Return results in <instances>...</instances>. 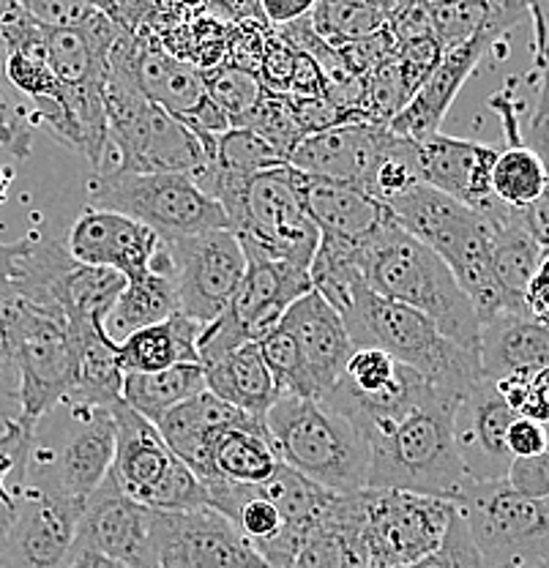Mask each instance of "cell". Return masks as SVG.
Masks as SVG:
<instances>
[{
  "label": "cell",
  "instance_id": "cell-1",
  "mask_svg": "<svg viewBox=\"0 0 549 568\" xmlns=\"http://www.w3.org/2000/svg\"><path fill=\"white\" fill-rule=\"evenodd\" d=\"M108 153L99 170L197 175L209 156L192 129L145 97L134 77V36L121 33L104 67Z\"/></svg>",
  "mask_w": 549,
  "mask_h": 568
},
{
  "label": "cell",
  "instance_id": "cell-2",
  "mask_svg": "<svg viewBox=\"0 0 549 568\" xmlns=\"http://www.w3.org/2000/svg\"><path fill=\"white\" fill-rule=\"evenodd\" d=\"M462 396L435 394L397 422L366 426V489H397L457 503L468 476L454 443V413Z\"/></svg>",
  "mask_w": 549,
  "mask_h": 568
},
{
  "label": "cell",
  "instance_id": "cell-3",
  "mask_svg": "<svg viewBox=\"0 0 549 568\" xmlns=\"http://www.w3.org/2000/svg\"><path fill=\"white\" fill-rule=\"evenodd\" d=\"M358 268L366 284L380 298L394 301L424 315L446 339L478 355L481 320L462 293L451 268L424 244L386 224L364 248H358Z\"/></svg>",
  "mask_w": 549,
  "mask_h": 568
},
{
  "label": "cell",
  "instance_id": "cell-4",
  "mask_svg": "<svg viewBox=\"0 0 549 568\" xmlns=\"http://www.w3.org/2000/svg\"><path fill=\"white\" fill-rule=\"evenodd\" d=\"M276 459L334 495L366 489L369 443L345 413L323 399L282 394L263 418Z\"/></svg>",
  "mask_w": 549,
  "mask_h": 568
},
{
  "label": "cell",
  "instance_id": "cell-5",
  "mask_svg": "<svg viewBox=\"0 0 549 568\" xmlns=\"http://www.w3.org/2000/svg\"><path fill=\"white\" fill-rule=\"evenodd\" d=\"M112 454V407L61 399L31 426L26 487L85 506L108 478Z\"/></svg>",
  "mask_w": 549,
  "mask_h": 568
},
{
  "label": "cell",
  "instance_id": "cell-6",
  "mask_svg": "<svg viewBox=\"0 0 549 568\" xmlns=\"http://www.w3.org/2000/svg\"><path fill=\"white\" fill-rule=\"evenodd\" d=\"M342 325L356 351L362 347L383 351L443 394L465 396L484 377L476 353L454 345L410 306L375 295L369 284L353 301L350 312L342 317Z\"/></svg>",
  "mask_w": 549,
  "mask_h": 568
},
{
  "label": "cell",
  "instance_id": "cell-7",
  "mask_svg": "<svg viewBox=\"0 0 549 568\" xmlns=\"http://www.w3.org/2000/svg\"><path fill=\"white\" fill-rule=\"evenodd\" d=\"M216 203L227 216L230 233L244 246V254L309 271L321 244V230L301 197L298 170L291 164L265 170L224 189Z\"/></svg>",
  "mask_w": 549,
  "mask_h": 568
},
{
  "label": "cell",
  "instance_id": "cell-8",
  "mask_svg": "<svg viewBox=\"0 0 549 568\" xmlns=\"http://www.w3.org/2000/svg\"><path fill=\"white\" fill-rule=\"evenodd\" d=\"M6 334L17 369V422L33 426L37 418L74 390L72 328L58 304L22 298L14 290V298L6 310Z\"/></svg>",
  "mask_w": 549,
  "mask_h": 568
},
{
  "label": "cell",
  "instance_id": "cell-9",
  "mask_svg": "<svg viewBox=\"0 0 549 568\" xmlns=\"http://www.w3.org/2000/svg\"><path fill=\"white\" fill-rule=\"evenodd\" d=\"M85 209L112 211L145 224L159 239L230 230L220 203L183 173H115L96 170L85 183Z\"/></svg>",
  "mask_w": 549,
  "mask_h": 568
},
{
  "label": "cell",
  "instance_id": "cell-10",
  "mask_svg": "<svg viewBox=\"0 0 549 568\" xmlns=\"http://www.w3.org/2000/svg\"><path fill=\"white\" fill-rule=\"evenodd\" d=\"M115 454L110 476L134 503L151 511H194L209 506L203 481L175 457L148 418L123 402L112 405Z\"/></svg>",
  "mask_w": 549,
  "mask_h": 568
},
{
  "label": "cell",
  "instance_id": "cell-11",
  "mask_svg": "<svg viewBox=\"0 0 549 568\" xmlns=\"http://www.w3.org/2000/svg\"><path fill=\"white\" fill-rule=\"evenodd\" d=\"M454 506L489 568H549V497L530 500L487 481L468 484Z\"/></svg>",
  "mask_w": 549,
  "mask_h": 568
},
{
  "label": "cell",
  "instance_id": "cell-12",
  "mask_svg": "<svg viewBox=\"0 0 549 568\" xmlns=\"http://www.w3.org/2000/svg\"><path fill=\"white\" fill-rule=\"evenodd\" d=\"M153 274L173 284L179 315L209 325L227 312L246 274V254L230 230L162 239L151 263Z\"/></svg>",
  "mask_w": 549,
  "mask_h": 568
},
{
  "label": "cell",
  "instance_id": "cell-13",
  "mask_svg": "<svg viewBox=\"0 0 549 568\" xmlns=\"http://www.w3.org/2000/svg\"><path fill=\"white\" fill-rule=\"evenodd\" d=\"M366 568H405L438 552L457 506L397 489H362Z\"/></svg>",
  "mask_w": 549,
  "mask_h": 568
},
{
  "label": "cell",
  "instance_id": "cell-14",
  "mask_svg": "<svg viewBox=\"0 0 549 568\" xmlns=\"http://www.w3.org/2000/svg\"><path fill=\"white\" fill-rule=\"evenodd\" d=\"M525 17H528V3H511V0L506 3L504 0V3L489 6L487 26L470 41L443 52L438 69L424 82L421 91L405 104V110L388 123V132L410 142H421L440 134V126L446 121L448 110H451L454 99L459 97L462 85L470 80L478 63H481V58L511 28H517Z\"/></svg>",
  "mask_w": 549,
  "mask_h": 568
},
{
  "label": "cell",
  "instance_id": "cell-15",
  "mask_svg": "<svg viewBox=\"0 0 549 568\" xmlns=\"http://www.w3.org/2000/svg\"><path fill=\"white\" fill-rule=\"evenodd\" d=\"M156 568H268L238 528L211 506L151 511Z\"/></svg>",
  "mask_w": 549,
  "mask_h": 568
},
{
  "label": "cell",
  "instance_id": "cell-16",
  "mask_svg": "<svg viewBox=\"0 0 549 568\" xmlns=\"http://www.w3.org/2000/svg\"><path fill=\"white\" fill-rule=\"evenodd\" d=\"M80 503L26 487L0 544V568H72L80 558Z\"/></svg>",
  "mask_w": 549,
  "mask_h": 568
},
{
  "label": "cell",
  "instance_id": "cell-17",
  "mask_svg": "<svg viewBox=\"0 0 549 568\" xmlns=\"http://www.w3.org/2000/svg\"><path fill=\"white\" fill-rule=\"evenodd\" d=\"M77 549L104 555L129 568H156L151 544V508L134 503L108 473V478L82 506Z\"/></svg>",
  "mask_w": 549,
  "mask_h": 568
},
{
  "label": "cell",
  "instance_id": "cell-18",
  "mask_svg": "<svg viewBox=\"0 0 549 568\" xmlns=\"http://www.w3.org/2000/svg\"><path fill=\"white\" fill-rule=\"evenodd\" d=\"M495 159H498V148L476 140L435 134V138L416 142V170L421 183L468 205L484 219H495L506 211V205H500L489 189Z\"/></svg>",
  "mask_w": 549,
  "mask_h": 568
},
{
  "label": "cell",
  "instance_id": "cell-19",
  "mask_svg": "<svg viewBox=\"0 0 549 568\" xmlns=\"http://www.w3.org/2000/svg\"><path fill=\"white\" fill-rule=\"evenodd\" d=\"M517 413L506 405L492 381L481 377L459 399L454 413V443L470 484L504 481L511 454L506 448V432Z\"/></svg>",
  "mask_w": 549,
  "mask_h": 568
},
{
  "label": "cell",
  "instance_id": "cell-20",
  "mask_svg": "<svg viewBox=\"0 0 549 568\" xmlns=\"http://www.w3.org/2000/svg\"><path fill=\"white\" fill-rule=\"evenodd\" d=\"M63 244L77 263L112 268L126 276V282H138L151 274L162 239L145 224L121 213L85 209L77 216Z\"/></svg>",
  "mask_w": 549,
  "mask_h": 568
},
{
  "label": "cell",
  "instance_id": "cell-21",
  "mask_svg": "<svg viewBox=\"0 0 549 568\" xmlns=\"http://www.w3.org/2000/svg\"><path fill=\"white\" fill-rule=\"evenodd\" d=\"M392 132L375 123H342L321 134H309L298 142L293 156L287 159L293 170L323 178V181L350 183L364 189L366 178L375 170L377 159L386 151Z\"/></svg>",
  "mask_w": 549,
  "mask_h": 568
},
{
  "label": "cell",
  "instance_id": "cell-22",
  "mask_svg": "<svg viewBox=\"0 0 549 568\" xmlns=\"http://www.w3.org/2000/svg\"><path fill=\"white\" fill-rule=\"evenodd\" d=\"M279 328H285L298 347L309 375L312 399H323L342 381L347 361L356 351L342 317L312 290L291 304Z\"/></svg>",
  "mask_w": 549,
  "mask_h": 568
},
{
  "label": "cell",
  "instance_id": "cell-23",
  "mask_svg": "<svg viewBox=\"0 0 549 568\" xmlns=\"http://www.w3.org/2000/svg\"><path fill=\"white\" fill-rule=\"evenodd\" d=\"M301 197H304L309 219L321 230V239L339 241L350 248H364L380 233L386 224H392V213L383 203H377L364 189L350 183L323 181L298 173Z\"/></svg>",
  "mask_w": 549,
  "mask_h": 568
},
{
  "label": "cell",
  "instance_id": "cell-24",
  "mask_svg": "<svg viewBox=\"0 0 549 568\" xmlns=\"http://www.w3.org/2000/svg\"><path fill=\"white\" fill-rule=\"evenodd\" d=\"M489 106L498 112L506 132V148H498V159L489 175V189L492 197L506 209L522 213L530 205L539 203L547 186L545 162L533 148L522 142V121H519V102L514 99L511 82L500 93L489 99Z\"/></svg>",
  "mask_w": 549,
  "mask_h": 568
},
{
  "label": "cell",
  "instance_id": "cell-25",
  "mask_svg": "<svg viewBox=\"0 0 549 568\" xmlns=\"http://www.w3.org/2000/svg\"><path fill=\"white\" fill-rule=\"evenodd\" d=\"M478 364L492 383L549 369V325L517 312L489 320L481 325Z\"/></svg>",
  "mask_w": 549,
  "mask_h": 568
},
{
  "label": "cell",
  "instance_id": "cell-26",
  "mask_svg": "<svg viewBox=\"0 0 549 568\" xmlns=\"http://www.w3.org/2000/svg\"><path fill=\"white\" fill-rule=\"evenodd\" d=\"M250 416H244L235 407L224 405L222 399H216L214 394L203 390L194 399L183 402V405L173 407L167 416L159 418L156 429L162 435V440L167 443L170 452L179 457L189 470L197 478L205 476V467H209V452L214 446L216 435L230 426L246 422Z\"/></svg>",
  "mask_w": 549,
  "mask_h": 568
},
{
  "label": "cell",
  "instance_id": "cell-27",
  "mask_svg": "<svg viewBox=\"0 0 549 568\" xmlns=\"http://www.w3.org/2000/svg\"><path fill=\"white\" fill-rule=\"evenodd\" d=\"M134 77L145 97L179 121H186L209 99L197 67L143 36H134Z\"/></svg>",
  "mask_w": 549,
  "mask_h": 568
},
{
  "label": "cell",
  "instance_id": "cell-28",
  "mask_svg": "<svg viewBox=\"0 0 549 568\" xmlns=\"http://www.w3.org/2000/svg\"><path fill=\"white\" fill-rule=\"evenodd\" d=\"M203 372L209 394L255 422H263L271 405L282 396L279 383L271 375L257 345H241L238 351L203 366Z\"/></svg>",
  "mask_w": 549,
  "mask_h": 568
},
{
  "label": "cell",
  "instance_id": "cell-29",
  "mask_svg": "<svg viewBox=\"0 0 549 568\" xmlns=\"http://www.w3.org/2000/svg\"><path fill=\"white\" fill-rule=\"evenodd\" d=\"M279 459L271 448L263 422L246 418V422L230 426L216 435L214 446L209 452V467L200 478L205 484H250L260 487L271 478Z\"/></svg>",
  "mask_w": 549,
  "mask_h": 568
},
{
  "label": "cell",
  "instance_id": "cell-30",
  "mask_svg": "<svg viewBox=\"0 0 549 568\" xmlns=\"http://www.w3.org/2000/svg\"><path fill=\"white\" fill-rule=\"evenodd\" d=\"M203 325L173 315L164 323L138 331L118 345V364L123 375H153L179 364H200L197 339Z\"/></svg>",
  "mask_w": 549,
  "mask_h": 568
},
{
  "label": "cell",
  "instance_id": "cell-31",
  "mask_svg": "<svg viewBox=\"0 0 549 568\" xmlns=\"http://www.w3.org/2000/svg\"><path fill=\"white\" fill-rule=\"evenodd\" d=\"M487 222L492 224L489 263H492L495 280H498L500 290L509 298L511 310L517 315H528L525 312V290H528L530 280H533L541 260H545V252L530 239V233L525 230L517 211L506 209L500 216L487 219Z\"/></svg>",
  "mask_w": 549,
  "mask_h": 568
},
{
  "label": "cell",
  "instance_id": "cell-32",
  "mask_svg": "<svg viewBox=\"0 0 549 568\" xmlns=\"http://www.w3.org/2000/svg\"><path fill=\"white\" fill-rule=\"evenodd\" d=\"M77 377L74 390L67 399L85 402V405L112 407L121 402L123 369L118 364V347L99 328H72Z\"/></svg>",
  "mask_w": 549,
  "mask_h": 568
},
{
  "label": "cell",
  "instance_id": "cell-33",
  "mask_svg": "<svg viewBox=\"0 0 549 568\" xmlns=\"http://www.w3.org/2000/svg\"><path fill=\"white\" fill-rule=\"evenodd\" d=\"M205 390V372L200 364H179L153 375H123L121 402L156 424L173 407Z\"/></svg>",
  "mask_w": 549,
  "mask_h": 568
},
{
  "label": "cell",
  "instance_id": "cell-34",
  "mask_svg": "<svg viewBox=\"0 0 549 568\" xmlns=\"http://www.w3.org/2000/svg\"><path fill=\"white\" fill-rule=\"evenodd\" d=\"M173 315H179L173 284L167 276L151 271L143 280L126 282L121 298L115 301L108 320H104V334L118 347L138 331L164 323Z\"/></svg>",
  "mask_w": 549,
  "mask_h": 568
},
{
  "label": "cell",
  "instance_id": "cell-35",
  "mask_svg": "<svg viewBox=\"0 0 549 568\" xmlns=\"http://www.w3.org/2000/svg\"><path fill=\"white\" fill-rule=\"evenodd\" d=\"M265 497L279 508L282 519L291 528L295 536L304 538L306 530H312L315 525H321L326 519L331 503H334V493L317 487L315 481L304 478L301 473L291 470L287 465H276V470L271 473V478L265 484H260Z\"/></svg>",
  "mask_w": 549,
  "mask_h": 568
},
{
  "label": "cell",
  "instance_id": "cell-36",
  "mask_svg": "<svg viewBox=\"0 0 549 568\" xmlns=\"http://www.w3.org/2000/svg\"><path fill=\"white\" fill-rule=\"evenodd\" d=\"M392 3H350V0H321L312 6V28L328 47L353 44L369 39L388 26Z\"/></svg>",
  "mask_w": 549,
  "mask_h": 568
},
{
  "label": "cell",
  "instance_id": "cell-37",
  "mask_svg": "<svg viewBox=\"0 0 549 568\" xmlns=\"http://www.w3.org/2000/svg\"><path fill=\"white\" fill-rule=\"evenodd\" d=\"M200 74H203L205 97L227 115L233 129L241 126L252 115V110L268 97L255 71L238 69L233 63H214V67L203 69Z\"/></svg>",
  "mask_w": 549,
  "mask_h": 568
},
{
  "label": "cell",
  "instance_id": "cell-38",
  "mask_svg": "<svg viewBox=\"0 0 549 568\" xmlns=\"http://www.w3.org/2000/svg\"><path fill=\"white\" fill-rule=\"evenodd\" d=\"M20 254V241H0V429L6 422L20 418V402H17V369L11 361L9 334H6V310L14 298L11 271Z\"/></svg>",
  "mask_w": 549,
  "mask_h": 568
},
{
  "label": "cell",
  "instance_id": "cell-39",
  "mask_svg": "<svg viewBox=\"0 0 549 568\" xmlns=\"http://www.w3.org/2000/svg\"><path fill=\"white\" fill-rule=\"evenodd\" d=\"M28 448H31V426L6 422L0 429V525H9L26 489Z\"/></svg>",
  "mask_w": 549,
  "mask_h": 568
},
{
  "label": "cell",
  "instance_id": "cell-40",
  "mask_svg": "<svg viewBox=\"0 0 549 568\" xmlns=\"http://www.w3.org/2000/svg\"><path fill=\"white\" fill-rule=\"evenodd\" d=\"M489 0H454V3H424L429 20V31L440 50H454L465 44L487 26Z\"/></svg>",
  "mask_w": 549,
  "mask_h": 568
},
{
  "label": "cell",
  "instance_id": "cell-41",
  "mask_svg": "<svg viewBox=\"0 0 549 568\" xmlns=\"http://www.w3.org/2000/svg\"><path fill=\"white\" fill-rule=\"evenodd\" d=\"M241 126L255 132L285 164L293 156L295 148H298V142L304 140V132L295 123L285 97H274V93H268Z\"/></svg>",
  "mask_w": 549,
  "mask_h": 568
},
{
  "label": "cell",
  "instance_id": "cell-42",
  "mask_svg": "<svg viewBox=\"0 0 549 568\" xmlns=\"http://www.w3.org/2000/svg\"><path fill=\"white\" fill-rule=\"evenodd\" d=\"M260 353H263L265 364H268L271 375L274 381L279 383L282 394H293V396H306L312 399V386H309V375H306V366L301 361L298 347H295L293 336L287 334L285 328L276 325L271 334H265L263 339L257 342Z\"/></svg>",
  "mask_w": 549,
  "mask_h": 568
},
{
  "label": "cell",
  "instance_id": "cell-43",
  "mask_svg": "<svg viewBox=\"0 0 549 568\" xmlns=\"http://www.w3.org/2000/svg\"><path fill=\"white\" fill-rule=\"evenodd\" d=\"M3 77L33 99V104H50L61 97V82L47 63V52H9L3 63Z\"/></svg>",
  "mask_w": 549,
  "mask_h": 568
},
{
  "label": "cell",
  "instance_id": "cell-44",
  "mask_svg": "<svg viewBox=\"0 0 549 568\" xmlns=\"http://www.w3.org/2000/svg\"><path fill=\"white\" fill-rule=\"evenodd\" d=\"M397 372L399 364L392 355H386L383 351H372V347H362V351H353L339 383H345L353 394L375 396L383 394V390L397 381Z\"/></svg>",
  "mask_w": 549,
  "mask_h": 568
},
{
  "label": "cell",
  "instance_id": "cell-45",
  "mask_svg": "<svg viewBox=\"0 0 549 568\" xmlns=\"http://www.w3.org/2000/svg\"><path fill=\"white\" fill-rule=\"evenodd\" d=\"M522 142L528 148H533V151L539 153L541 162H545L547 186L545 194L539 197V203L519 213V219H522L530 239L541 246V252L549 254V118L547 121H530L528 132H522Z\"/></svg>",
  "mask_w": 549,
  "mask_h": 568
},
{
  "label": "cell",
  "instance_id": "cell-46",
  "mask_svg": "<svg viewBox=\"0 0 549 568\" xmlns=\"http://www.w3.org/2000/svg\"><path fill=\"white\" fill-rule=\"evenodd\" d=\"M26 14L44 31H74L88 26L99 14V3H80V0H20Z\"/></svg>",
  "mask_w": 549,
  "mask_h": 568
},
{
  "label": "cell",
  "instance_id": "cell-47",
  "mask_svg": "<svg viewBox=\"0 0 549 568\" xmlns=\"http://www.w3.org/2000/svg\"><path fill=\"white\" fill-rule=\"evenodd\" d=\"M440 58H443V50L433 36H424V39L407 41V44L397 47L394 61H397L399 77H403L407 99H413L418 91H421L424 82H427L429 77H433V71L438 69Z\"/></svg>",
  "mask_w": 549,
  "mask_h": 568
},
{
  "label": "cell",
  "instance_id": "cell-48",
  "mask_svg": "<svg viewBox=\"0 0 549 568\" xmlns=\"http://www.w3.org/2000/svg\"><path fill=\"white\" fill-rule=\"evenodd\" d=\"M528 17L533 22V63L539 71V97L530 121H547L549 118V0L528 3Z\"/></svg>",
  "mask_w": 549,
  "mask_h": 568
},
{
  "label": "cell",
  "instance_id": "cell-49",
  "mask_svg": "<svg viewBox=\"0 0 549 568\" xmlns=\"http://www.w3.org/2000/svg\"><path fill=\"white\" fill-rule=\"evenodd\" d=\"M517 495L530 497V500H547L549 497V452L539 457L511 459L509 473L504 478Z\"/></svg>",
  "mask_w": 549,
  "mask_h": 568
},
{
  "label": "cell",
  "instance_id": "cell-50",
  "mask_svg": "<svg viewBox=\"0 0 549 568\" xmlns=\"http://www.w3.org/2000/svg\"><path fill=\"white\" fill-rule=\"evenodd\" d=\"M506 448H509L511 459L539 457L549 452V429L533 418L517 416L506 432Z\"/></svg>",
  "mask_w": 549,
  "mask_h": 568
},
{
  "label": "cell",
  "instance_id": "cell-51",
  "mask_svg": "<svg viewBox=\"0 0 549 568\" xmlns=\"http://www.w3.org/2000/svg\"><path fill=\"white\" fill-rule=\"evenodd\" d=\"M323 93H326V77H323L321 67L309 55H304V52H295V67L285 97L317 99Z\"/></svg>",
  "mask_w": 549,
  "mask_h": 568
},
{
  "label": "cell",
  "instance_id": "cell-52",
  "mask_svg": "<svg viewBox=\"0 0 549 568\" xmlns=\"http://www.w3.org/2000/svg\"><path fill=\"white\" fill-rule=\"evenodd\" d=\"M525 312L539 323L549 325V254H545L528 290H525Z\"/></svg>",
  "mask_w": 549,
  "mask_h": 568
},
{
  "label": "cell",
  "instance_id": "cell-53",
  "mask_svg": "<svg viewBox=\"0 0 549 568\" xmlns=\"http://www.w3.org/2000/svg\"><path fill=\"white\" fill-rule=\"evenodd\" d=\"M0 148L17 153V156H28L31 153V132L22 126L9 112V106L0 102Z\"/></svg>",
  "mask_w": 549,
  "mask_h": 568
},
{
  "label": "cell",
  "instance_id": "cell-54",
  "mask_svg": "<svg viewBox=\"0 0 549 568\" xmlns=\"http://www.w3.org/2000/svg\"><path fill=\"white\" fill-rule=\"evenodd\" d=\"M257 6H260V14H263L271 26L285 28L291 26V22L301 20V17L309 14L315 3H312V0H263V3Z\"/></svg>",
  "mask_w": 549,
  "mask_h": 568
},
{
  "label": "cell",
  "instance_id": "cell-55",
  "mask_svg": "<svg viewBox=\"0 0 549 568\" xmlns=\"http://www.w3.org/2000/svg\"><path fill=\"white\" fill-rule=\"evenodd\" d=\"M77 566H80V568H129V566L118 564V560L104 558V555H96V552H80V558H77Z\"/></svg>",
  "mask_w": 549,
  "mask_h": 568
},
{
  "label": "cell",
  "instance_id": "cell-56",
  "mask_svg": "<svg viewBox=\"0 0 549 568\" xmlns=\"http://www.w3.org/2000/svg\"><path fill=\"white\" fill-rule=\"evenodd\" d=\"M11 183H14V170L3 168V164H0V205H3L6 200H9Z\"/></svg>",
  "mask_w": 549,
  "mask_h": 568
},
{
  "label": "cell",
  "instance_id": "cell-57",
  "mask_svg": "<svg viewBox=\"0 0 549 568\" xmlns=\"http://www.w3.org/2000/svg\"><path fill=\"white\" fill-rule=\"evenodd\" d=\"M3 63H6V44H3V36H0V74H3Z\"/></svg>",
  "mask_w": 549,
  "mask_h": 568
},
{
  "label": "cell",
  "instance_id": "cell-58",
  "mask_svg": "<svg viewBox=\"0 0 549 568\" xmlns=\"http://www.w3.org/2000/svg\"><path fill=\"white\" fill-rule=\"evenodd\" d=\"M3 532H6V525H0V544H3Z\"/></svg>",
  "mask_w": 549,
  "mask_h": 568
},
{
  "label": "cell",
  "instance_id": "cell-59",
  "mask_svg": "<svg viewBox=\"0 0 549 568\" xmlns=\"http://www.w3.org/2000/svg\"><path fill=\"white\" fill-rule=\"evenodd\" d=\"M72 568H80V566H77V564H74V566H72Z\"/></svg>",
  "mask_w": 549,
  "mask_h": 568
}]
</instances>
